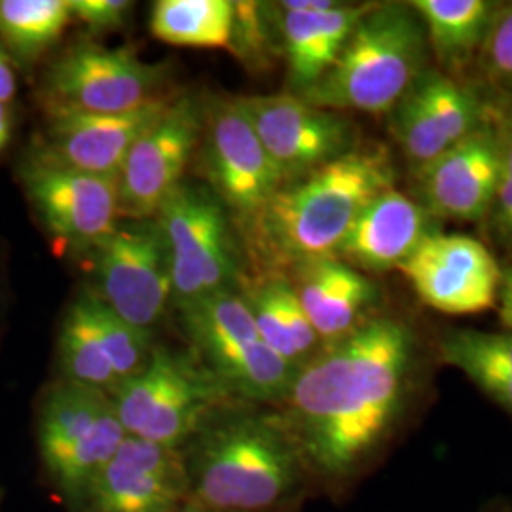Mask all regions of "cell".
<instances>
[{"mask_svg": "<svg viewBox=\"0 0 512 512\" xmlns=\"http://www.w3.org/2000/svg\"><path fill=\"white\" fill-rule=\"evenodd\" d=\"M414 359L412 330L374 317L298 368L279 414L317 492L344 495L380 465L403 420Z\"/></svg>", "mask_w": 512, "mask_h": 512, "instance_id": "1", "label": "cell"}, {"mask_svg": "<svg viewBox=\"0 0 512 512\" xmlns=\"http://www.w3.org/2000/svg\"><path fill=\"white\" fill-rule=\"evenodd\" d=\"M232 404L181 448L188 499L213 512L300 511L317 490L281 414Z\"/></svg>", "mask_w": 512, "mask_h": 512, "instance_id": "2", "label": "cell"}, {"mask_svg": "<svg viewBox=\"0 0 512 512\" xmlns=\"http://www.w3.org/2000/svg\"><path fill=\"white\" fill-rule=\"evenodd\" d=\"M389 188L393 169L385 154H344L285 184L245 220L253 253L268 268L334 256L366 205Z\"/></svg>", "mask_w": 512, "mask_h": 512, "instance_id": "3", "label": "cell"}, {"mask_svg": "<svg viewBox=\"0 0 512 512\" xmlns=\"http://www.w3.org/2000/svg\"><path fill=\"white\" fill-rule=\"evenodd\" d=\"M425 50V29L410 4H372L329 71L298 97L332 112L393 109L423 73Z\"/></svg>", "mask_w": 512, "mask_h": 512, "instance_id": "4", "label": "cell"}, {"mask_svg": "<svg viewBox=\"0 0 512 512\" xmlns=\"http://www.w3.org/2000/svg\"><path fill=\"white\" fill-rule=\"evenodd\" d=\"M177 306L190 349L234 399L256 404L285 401L298 366L266 346L241 294L219 291Z\"/></svg>", "mask_w": 512, "mask_h": 512, "instance_id": "5", "label": "cell"}, {"mask_svg": "<svg viewBox=\"0 0 512 512\" xmlns=\"http://www.w3.org/2000/svg\"><path fill=\"white\" fill-rule=\"evenodd\" d=\"M129 437L183 448L211 414L236 399L196 353L156 346L148 365L112 395Z\"/></svg>", "mask_w": 512, "mask_h": 512, "instance_id": "6", "label": "cell"}, {"mask_svg": "<svg viewBox=\"0 0 512 512\" xmlns=\"http://www.w3.org/2000/svg\"><path fill=\"white\" fill-rule=\"evenodd\" d=\"M126 437L112 397L92 387L61 380L38 406V454L71 509Z\"/></svg>", "mask_w": 512, "mask_h": 512, "instance_id": "7", "label": "cell"}, {"mask_svg": "<svg viewBox=\"0 0 512 512\" xmlns=\"http://www.w3.org/2000/svg\"><path fill=\"white\" fill-rule=\"evenodd\" d=\"M154 220L164 236L177 304L234 289L236 245L215 194L181 184Z\"/></svg>", "mask_w": 512, "mask_h": 512, "instance_id": "8", "label": "cell"}, {"mask_svg": "<svg viewBox=\"0 0 512 512\" xmlns=\"http://www.w3.org/2000/svg\"><path fill=\"white\" fill-rule=\"evenodd\" d=\"M95 253V296L131 325L152 332L173 296L169 256L156 220L120 222Z\"/></svg>", "mask_w": 512, "mask_h": 512, "instance_id": "9", "label": "cell"}, {"mask_svg": "<svg viewBox=\"0 0 512 512\" xmlns=\"http://www.w3.org/2000/svg\"><path fill=\"white\" fill-rule=\"evenodd\" d=\"M200 145L207 181L239 219H253L285 186L239 97L215 99L203 109Z\"/></svg>", "mask_w": 512, "mask_h": 512, "instance_id": "10", "label": "cell"}, {"mask_svg": "<svg viewBox=\"0 0 512 512\" xmlns=\"http://www.w3.org/2000/svg\"><path fill=\"white\" fill-rule=\"evenodd\" d=\"M21 175L44 226L65 249H97L122 220L116 177L78 171L48 156L29 162Z\"/></svg>", "mask_w": 512, "mask_h": 512, "instance_id": "11", "label": "cell"}, {"mask_svg": "<svg viewBox=\"0 0 512 512\" xmlns=\"http://www.w3.org/2000/svg\"><path fill=\"white\" fill-rule=\"evenodd\" d=\"M203 109L196 97L173 99L169 109L139 137L118 175L120 219L152 220L183 184L202 135Z\"/></svg>", "mask_w": 512, "mask_h": 512, "instance_id": "12", "label": "cell"}, {"mask_svg": "<svg viewBox=\"0 0 512 512\" xmlns=\"http://www.w3.org/2000/svg\"><path fill=\"white\" fill-rule=\"evenodd\" d=\"M162 65L143 63L129 50L78 42L57 59L48 88L50 103L67 109L118 114L165 95Z\"/></svg>", "mask_w": 512, "mask_h": 512, "instance_id": "13", "label": "cell"}, {"mask_svg": "<svg viewBox=\"0 0 512 512\" xmlns=\"http://www.w3.org/2000/svg\"><path fill=\"white\" fill-rule=\"evenodd\" d=\"M239 101L285 184L355 150L353 128L344 116L317 109L294 93Z\"/></svg>", "mask_w": 512, "mask_h": 512, "instance_id": "14", "label": "cell"}, {"mask_svg": "<svg viewBox=\"0 0 512 512\" xmlns=\"http://www.w3.org/2000/svg\"><path fill=\"white\" fill-rule=\"evenodd\" d=\"M421 300L446 315H476L494 308L501 270L473 238L431 234L399 268Z\"/></svg>", "mask_w": 512, "mask_h": 512, "instance_id": "15", "label": "cell"}, {"mask_svg": "<svg viewBox=\"0 0 512 512\" xmlns=\"http://www.w3.org/2000/svg\"><path fill=\"white\" fill-rule=\"evenodd\" d=\"M186 501L181 448L128 435L73 512H177Z\"/></svg>", "mask_w": 512, "mask_h": 512, "instance_id": "16", "label": "cell"}, {"mask_svg": "<svg viewBox=\"0 0 512 512\" xmlns=\"http://www.w3.org/2000/svg\"><path fill=\"white\" fill-rule=\"evenodd\" d=\"M175 97L162 95L139 109L118 114H95L50 103L48 158L93 175L116 177L139 141Z\"/></svg>", "mask_w": 512, "mask_h": 512, "instance_id": "17", "label": "cell"}, {"mask_svg": "<svg viewBox=\"0 0 512 512\" xmlns=\"http://www.w3.org/2000/svg\"><path fill=\"white\" fill-rule=\"evenodd\" d=\"M501 169L499 135L482 124L418 169L425 209L444 219H482L494 205Z\"/></svg>", "mask_w": 512, "mask_h": 512, "instance_id": "18", "label": "cell"}, {"mask_svg": "<svg viewBox=\"0 0 512 512\" xmlns=\"http://www.w3.org/2000/svg\"><path fill=\"white\" fill-rule=\"evenodd\" d=\"M431 234V213L389 188L366 205L334 256L359 272L382 274L399 270Z\"/></svg>", "mask_w": 512, "mask_h": 512, "instance_id": "19", "label": "cell"}, {"mask_svg": "<svg viewBox=\"0 0 512 512\" xmlns=\"http://www.w3.org/2000/svg\"><path fill=\"white\" fill-rule=\"evenodd\" d=\"M296 296L323 346L361 327L376 300L372 281L338 256H323L296 266Z\"/></svg>", "mask_w": 512, "mask_h": 512, "instance_id": "20", "label": "cell"}, {"mask_svg": "<svg viewBox=\"0 0 512 512\" xmlns=\"http://www.w3.org/2000/svg\"><path fill=\"white\" fill-rule=\"evenodd\" d=\"M370 6L340 4L321 12L279 8V29L294 95L306 92L329 71Z\"/></svg>", "mask_w": 512, "mask_h": 512, "instance_id": "21", "label": "cell"}, {"mask_svg": "<svg viewBox=\"0 0 512 512\" xmlns=\"http://www.w3.org/2000/svg\"><path fill=\"white\" fill-rule=\"evenodd\" d=\"M243 298L255 317L260 338L291 365H306L323 348L293 283L287 279L266 277Z\"/></svg>", "mask_w": 512, "mask_h": 512, "instance_id": "22", "label": "cell"}, {"mask_svg": "<svg viewBox=\"0 0 512 512\" xmlns=\"http://www.w3.org/2000/svg\"><path fill=\"white\" fill-rule=\"evenodd\" d=\"M439 353L512 418L511 332L456 330L440 340Z\"/></svg>", "mask_w": 512, "mask_h": 512, "instance_id": "23", "label": "cell"}, {"mask_svg": "<svg viewBox=\"0 0 512 512\" xmlns=\"http://www.w3.org/2000/svg\"><path fill=\"white\" fill-rule=\"evenodd\" d=\"M425 37L446 63H461L482 46L492 25V4L486 0H414Z\"/></svg>", "mask_w": 512, "mask_h": 512, "instance_id": "24", "label": "cell"}, {"mask_svg": "<svg viewBox=\"0 0 512 512\" xmlns=\"http://www.w3.org/2000/svg\"><path fill=\"white\" fill-rule=\"evenodd\" d=\"M61 380L114 395L120 387L101 336L93 325L86 293L67 311L57 336Z\"/></svg>", "mask_w": 512, "mask_h": 512, "instance_id": "25", "label": "cell"}, {"mask_svg": "<svg viewBox=\"0 0 512 512\" xmlns=\"http://www.w3.org/2000/svg\"><path fill=\"white\" fill-rule=\"evenodd\" d=\"M234 18L230 0H160L152 8V35L192 48H228Z\"/></svg>", "mask_w": 512, "mask_h": 512, "instance_id": "26", "label": "cell"}, {"mask_svg": "<svg viewBox=\"0 0 512 512\" xmlns=\"http://www.w3.org/2000/svg\"><path fill=\"white\" fill-rule=\"evenodd\" d=\"M71 19V0H0V37L23 59L48 50Z\"/></svg>", "mask_w": 512, "mask_h": 512, "instance_id": "27", "label": "cell"}, {"mask_svg": "<svg viewBox=\"0 0 512 512\" xmlns=\"http://www.w3.org/2000/svg\"><path fill=\"white\" fill-rule=\"evenodd\" d=\"M93 325L109 355L120 385L126 384L148 365L156 348L152 332L139 329L105 306L93 293H86ZM118 391V389H116Z\"/></svg>", "mask_w": 512, "mask_h": 512, "instance_id": "28", "label": "cell"}, {"mask_svg": "<svg viewBox=\"0 0 512 512\" xmlns=\"http://www.w3.org/2000/svg\"><path fill=\"white\" fill-rule=\"evenodd\" d=\"M414 86L450 147L482 126L475 95L446 74L421 73L414 80Z\"/></svg>", "mask_w": 512, "mask_h": 512, "instance_id": "29", "label": "cell"}, {"mask_svg": "<svg viewBox=\"0 0 512 512\" xmlns=\"http://www.w3.org/2000/svg\"><path fill=\"white\" fill-rule=\"evenodd\" d=\"M393 131L418 169L450 148L414 84L393 107Z\"/></svg>", "mask_w": 512, "mask_h": 512, "instance_id": "30", "label": "cell"}, {"mask_svg": "<svg viewBox=\"0 0 512 512\" xmlns=\"http://www.w3.org/2000/svg\"><path fill=\"white\" fill-rule=\"evenodd\" d=\"M266 8L260 2H234V18L228 48L249 67L266 63V57L270 52Z\"/></svg>", "mask_w": 512, "mask_h": 512, "instance_id": "31", "label": "cell"}, {"mask_svg": "<svg viewBox=\"0 0 512 512\" xmlns=\"http://www.w3.org/2000/svg\"><path fill=\"white\" fill-rule=\"evenodd\" d=\"M484 55L492 74L512 86V8L492 18Z\"/></svg>", "mask_w": 512, "mask_h": 512, "instance_id": "32", "label": "cell"}, {"mask_svg": "<svg viewBox=\"0 0 512 512\" xmlns=\"http://www.w3.org/2000/svg\"><path fill=\"white\" fill-rule=\"evenodd\" d=\"M73 18L82 21L93 33L122 27L133 10L128 0H71Z\"/></svg>", "mask_w": 512, "mask_h": 512, "instance_id": "33", "label": "cell"}, {"mask_svg": "<svg viewBox=\"0 0 512 512\" xmlns=\"http://www.w3.org/2000/svg\"><path fill=\"white\" fill-rule=\"evenodd\" d=\"M494 205L499 209L501 224L507 228L509 234H512V177L505 169H501Z\"/></svg>", "mask_w": 512, "mask_h": 512, "instance_id": "34", "label": "cell"}, {"mask_svg": "<svg viewBox=\"0 0 512 512\" xmlns=\"http://www.w3.org/2000/svg\"><path fill=\"white\" fill-rule=\"evenodd\" d=\"M14 95H16V74L8 55L0 44V103L6 105L8 101H12Z\"/></svg>", "mask_w": 512, "mask_h": 512, "instance_id": "35", "label": "cell"}, {"mask_svg": "<svg viewBox=\"0 0 512 512\" xmlns=\"http://www.w3.org/2000/svg\"><path fill=\"white\" fill-rule=\"evenodd\" d=\"M499 315L503 325L509 329L512 334V270L501 277V287H499Z\"/></svg>", "mask_w": 512, "mask_h": 512, "instance_id": "36", "label": "cell"}, {"mask_svg": "<svg viewBox=\"0 0 512 512\" xmlns=\"http://www.w3.org/2000/svg\"><path fill=\"white\" fill-rule=\"evenodd\" d=\"M499 143H501V158H503V169L512 177V122L507 124L503 131H497Z\"/></svg>", "mask_w": 512, "mask_h": 512, "instance_id": "37", "label": "cell"}, {"mask_svg": "<svg viewBox=\"0 0 512 512\" xmlns=\"http://www.w3.org/2000/svg\"><path fill=\"white\" fill-rule=\"evenodd\" d=\"M12 137V114L4 103H0V152L10 143Z\"/></svg>", "mask_w": 512, "mask_h": 512, "instance_id": "38", "label": "cell"}, {"mask_svg": "<svg viewBox=\"0 0 512 512\" xmlns=\"http://www.w3.org/2000/svg\"><path fill=\"white\" fill-rule=\"evenodd\" d=\"M471 512H512V501L507 499H492Z\"/></svg>", "mask_w": 512, "mask_h": 512, "instance_id": "39", "label": "cell"}, {"mask_svg": "<svg viewBox=\"0 0 512 512\" xmlns=\"http://www.w3.org/2000/svg\"><path fill=\"white\" fill-rule=\"evenodd\" d=\"M177 512H213V511H207V509H203V507H200V505H196V503H194V501H190V499H188V501H186V503H184L183 507H181V509H179V511ZM291 512H302V509H300V511H291Z\"/></svg>", "mask_w": 512, "mask_h": 512, "instance_id": "40", "label": "cell"}, {"mask_svg": "<svg viewBox=\"0 0 512 512\" xmlns=\"http://www.w3.org/2000/svg\"><path fill=\"white\" fill-rule=\"evenodd\" d=\"M0 501H2V488H0Z\"/></svg>", "mask_w": 512, "mask_h": 512, "instance_id": "41", "label": "cell"}]
</instances>
